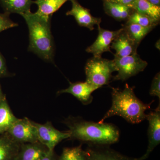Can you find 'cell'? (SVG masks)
I'll use <instances>...</instances> for the list:
<instances>
[{"label":"cell","instance_id":"8992f818","mask_svg":"<svg viewBox=\"0 0 160 160\" xmlns=\"http://www.w3.org/2000/svg\"><path fill=\"white\" fill-rule=\"evenodd\" d=\"M7 132L12 139L19 144L38 142L34 122L26 118H18Z\"/></svg>","mask_w":160,"mask_h":160},{"label":"cell","instance_id":"cb8c5ba5","mask_svg":"<svg viewBox=\"0 0 160 160\" xmlns=\"http://www.w3.org/2000/svg\"><path fill=\"white\" fill-rule=\"evenodd\" d=\"M9 14L6 12L0 14V32L6 29L16 27L18 25L10 19Z\"/></svg>","mask_w":160,"mask_h":160},{"label":"cell","instance_id":"5bb4252c","mask_svg":"<svg viewBox=\"0 0 160 160\" xmlns=\"http://www.w3.org/2000/svg\"><path fill=\"white\" fill-rule=\"evenodd\" d=\"M49 151L39 142L22 144L15 160H41Z\"/></svg>","mask_w":160,"mask_h":160},{"label":"cell","instance_id":"4316f807","mask_svg":"<svg viewBox=\"0 0 160 160\" xmlns=\"http://www.w3.org/2000/svg\"><path fill=\"white\" fill-rule=\"evenodd\" d=\"M58 158L56 157L54 151H49L48 152L46 155L41 160H57Z\"/></svg>","mask_w":160,"mask_h":160},{"label":"cell","instance_id":"d6986e66","mask_svg":"<svg viewBox=\"0 0 160 160\" xmlns=\"http://www.w3.org/2000/svg\"><path fill=\"white\" fill-rule=\"evenodd\" d=\"M18 119L4 98L0 102V135L7 132Z\"/></svg>","mask_w":160,"mask_h":160},{"label":"cell","instance_id":"6da1fadb","mask_svg":"<svg viewBox=\"0 0 160 160\" xmlns=\"http://www.w3.org/2000/svg\"><path fill=\"white\" fill-rule=\"evenodd\" d=\"M69 128L70 138L89 145L109 146L117 142L120 132L111 123L94 122L82 118L69 117L65 121Z\"/></svg>","mask_w":160,"mask_h":160},{"label":"cell","instance_id":"ac0fdd59","mask_svg":"<svg viewBox=\"0 0 160 160\" xmlns=\"http://www.w3.org/2000/svg\"><path fill=\"white\" fill-rule=\"evenodd\" d=\"M5 12L17 13L22 15L30 12L33 3L32 0H0Z\"/></svg>","mask_w":160,"mask_h":160},{"label":"cell","instance_id":"ffe728a7","mask_svg":"<svg viewBox=\"0 0 160 160\" xmlns=\"http://www.w3.org/2000/svg\"><path fill=\"white\" fill-rule=\"evenodd\" d=\"M155 27V26L143 27L137 24L126 23L123 28L129 38L138 46L143 39Z\"/></svg>","mask_w":160,"mask_h":160},{"label":"cell","instance_id":"d4e9b609","mask_svg":"<svg viewBox=\"0 0 160 160\" xmlns=\"http://www.w3.org/2000/svg\"><path fill=\"white\" fill-rule=\"evenodd\" d=\"M149 94L151 96H156L160 100V73L158 72L155 76L152 82L149 90Z\"/></svg>","mask_w":160,"mask_h":160},{"label":"cell","instance_id":"7c38bea8","mask_svg":"<svg viewBox=\"0 0 160 160\" xmlns=\"http://www.w3.org/2000/svg\"><path fill=\"white\" fill-rule=\"evenodd\" d=\"M98 89L94 86L86 82H69V86L66 89H62L58 92V94L70 93L76 98L84 105L90 104L92 101V92Z\"/></svg>","mask_w":160,"mask_h":160},{"label":"cell","instance_id":"8fae6325","mask_svg":"<svg viewBox=\"0 0 160 160\" xmlns=\"http://www.w3.org/2000/svg\"><path fill=\"white\" fill-rule=\"evenodd\" d=\"M88 160H137L111 149L109 146L89 145L85 150Z\"/></svg>","mask_w":160,"mask_h":160},{"label":"cell","instance_id":"f546056e","mask_svg":"<svg viewBox=\"0 0 160 160\" xmlns=\"http://www.w3.org/2000/svg\"><path fill=\"white\" fill-rule=\"evenodd\" d=\"M5 97H4V96H3L2 92V89H1V85H0V102L2 101L3 99H4Z\"/></svg>","mask_w":160,"mask_h":160},{"label":"cell","instance_id":"52a82bcc","mask_svg":"<svg viewBox=\"0 0 160 160\" xmlns=\"http://www.w3.org/2000/svg\"><path fill=\"white\" fill-rule=\"evenodd\" d=\"M37 130L38 141L49 151H54L56 146L63 140L70 138L69 131L62 132L55 128L50 122L45 124L34 122Z\"/></svg>","mask_w":160,"mask_h":160},{"label":"cell","instance_id":"7a4b0ae2","mask_svg":"<svg viewBox=\"0 0 160 160\" xmlns=\"http://www.w3.org/2000/svg\"><path fill=\"white\" fill-rule=\"evenodd\" d=\"M111 88V107L99 123L104 122L106 119L114 116L122 117L132 124H138L146 119V111L150 109L153 101L149 104L143 103L135 94L134 87H130L127 84L123 89Z\"/></svg>","mask_w":160,"mask_h":160},{"label":"cell","instance_id":"9c48e42d","mask_svg":"<svg viewBox=\"0 0 160 160\" xmlns=\"http://www.w3.org/2000/svg\"><path fill=\"white\" fill-rule=\"evenodd\" d=\"M122 30L121 28L116 31H111L98 26V37L94 42L86 49V51L95 57H102V54L106 52H111L112 43Z\"/></svg>","mask_w":160,"mask_h":160},{"label":"cell","instance_id":"5b68a950","mask_svg":"<svg viewBox=\"0 0 160 160\" xmlns=\"http://www.w3.org/2000/svg\"><path fill=\"white\" fill-rule=\"evenodd\" d=\"M118 72L113 81H126L145 70L148 63L142 59L137 52L122 58L114 57L112 60Z\"/></svg>","mask_w":160,"mask_h":160},{"label":"cell","instance_id":"4fadbf2b","mask_svg":"<svg viewBox=\"0 0 160 160\" xmlns=\"http://www.w3.org/2000/svg\"><path fill=\"white\" fill-rule=\"evenodd\" d=\"M138 47L123 28L111 45V49L115 50L116 58L125 57L136 53Z\"/></svg>","mask_w":160,"mask_h":160},{"label":"cell","instance_id":"7402d4cb","mask_svg":"<svg viewBox=\"0 0 160 160\" xmlns=\"http://www.w3.org/2000/svg\"><path fill=\"white\" fill-rule=\"evenodd\" d=\"M57 160H88L85 150L80 145L71 148H65Z\"/></svg>","mask_w":160,"mask_h":160},{"label":"cell","instance_id":"4dcf8cb0","mask_svg":"<svg viewBox=\"0 0 160 160\" xmlns=\"http://www.w3.org/2000/svg\"><path fill=\"white\" fill-rule=\"evenodd\" d=\"M155 46L159 50H160V40H158L157 42L156 43L155 45Z\"/></svg>","mask_w":160,"mask_h":160},{"label":"cell","instance_id":"83f0119b","mask_svg":"<svg viewBox=\"0 0 160 160\" xmlns=\"http://www.w3.org/2000/svg\"><path fill=\"white\" fill-rule=\"evenodd\" d=\"M107 1L129 6L132 3L134 2L135 0H107Z\"/></svg>","mask_w":160,"mask_h":160},{"label":"cell","instance_id":"484cf974","mask_svg":"<svg viewBox=\"0 0 160 160\" xmlns=\"http://www.w3.org/2000/svg\"><path fill=\"white\" fill-rule=\"evenodd\" d=\"M9 75L7 69L6 62L2 55L0 53V78L5 77Z\"/></svg>","mask_w":160,"mask_h":160},{"label":"cell","instance_id":"30bf717a","mask_svg":"<svg viewBox=\"0 0 160 160\" xmlns=\"http://www.w3.org/2000/svg\"><path fill=\"white\" fill-rule=\"evenodd\" d=\"M70 1L72 3V8L66 12V15L72 16L79 26L86 27L91 31L94 29L95 25L100 26L102 22L101 18L92 16L89 9L81 6L77 0Z\"/></svg>","mask_w":160,"mask_h":160},{"label":"cell","instance_id":"44dd1931","mask_svg":"<svg viewBox=\"0 0 160 160\" xmlns=\"http://www.w3.org/2000/svg\"><path fill=\"white\" fill-rule=\"evenodd\" d=\"M68 0H36L33 3L38 6L36 12L42 15L50 16L58 10Z\"/></svg>","mask_w":160,"mask_h":160},{"label":"cell","instance_id":"3957f363","mask_svg":"<svg viewBox=\"0 0 160 160\" xmlns=\"http://www.w3.org/2000/svg\"><path fill=\"white\" fill-rule=\"evenodd\" d=\"M22 16L29 30L28 50L44 61L53 62L55 46L51 31L52 16L42 15L31 11Z\"/></svg>","mask_w":160,"mask_h":160},{"label":"cell","instance_id":"2e32d148","mask_svg":"<svg viewBox=\"0 0 160 160\" xmlns=\"http://www.w3.org/2000/svg\"><path fill=\"white\" fill-rule=\"evenodd\" d=\"M104 9L109 16L117 21H127L133 9L130 7L122 4H118L107 0H104Z\"/></svg>","mask_w":160,"mask_h":160},{"label":"cell","instance_id":"ba28073f","mask_svg":"<svg viewBox=\"0 0 160 160\" xmlns=\"http://www.w3.org/2000/svg\"><path fill=\"white\" fill-rule=\"evenodd\" d=\"M146 119L149 122L148 130V145L145 154L141 157L136 158L137 160H145L160 143V107L146 115Z\"/></svg>","mask_w":160,"mask_h":160},{"label":"cell","instance_id":"277c9868","mask_svg":"<svg viewBox=\"0 0 160 160\" xmlns=\"http://www.w3.org/2000/svg\"><path fill=\"white\" fill-rule=\"evenodd\" d=\"M86 82L98 89L108 85L112 78V73L116 71L113 60L102 57L93 58L87 61L85 66Z\"/></svg>","mask_w":160,"mask_h":160},{"label":"cell","instance_id":"f1b7e54d","mask_svg":"<svg viewBox=\"0 0 160 160\" xmlns=\"http://www.w3.org/2000/svg\"><path fill=\"white\" fill-rule=\"evenodd\" d=\"M147 1L156 6H160V0H147Z\"/></svg>","mask_w":160,"mask_h":160},{"label":"cell","instance_id":"e0dca14e","mask_svg":"<svg viewBox=\"0 0 160 160\" xmlns=\"http://www.w3.org/2000/svg\"><path fill=\"white\" fill-rule=\"evenodd\" d=\"M129 7L134 11L147 16L159 23L160 6L153 5L147 0H135Z\"/></svg>","mask_w":160,"mask_h":160},{"label":"cell","instance_id":"9a60e30c","mask_svg":"<svg viewBox=\"0 0 160 160\" xmlns=\"http://www.w3.org/2000/svg\"><path fill=\"white\" fill-rule=\"evenodd\" d=\"M20 145L8 134L0 137V160H15Z\"/></svg>","mask_w":160,"mask_h":160},{"label":"cell","instance_id":"603a6c76","mask_svg":"<svg viewBox=\"0 0 160 160\" xmlns=\"http://www.w3.org/2000/svg\"><path fill=\"white\" fill-rule=\"evenodd\" d=\"M126 24H134L143 27L155 26L158 25L159 23L142 14L134 11L132 12L126 22Z\"/></svg>","mask_w":160,"mask_h":160}]
</instances>
